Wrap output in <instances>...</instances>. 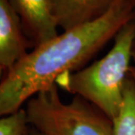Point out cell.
I'll use <instances>...</instances> for the list:
<instances>
[{
	"mask_svg": "<svg viewBox=\"0 0 135 135\" xmlns=\"http://www.w3.org/2000/svg\"><path fill=\"white\" fill-rule=\"evenodd\" d=\"M134 13L135 0H113L100 18L63 31L27 52L0 82V118L19 111L24 103L56 85L59 77L81 69Z\"/></svg>",
	"mask_w": 135,
	"mask_h": 135,
	"instance_id": "1",
	"label": "cell"
},
{
	"mask_svg": "<svg viewBox=\"0 0 135 135\" xmlns=\"http://www.w3.org/2000/svg\"><path fill=\"white\" fill-rule=\"evenodd\" d=\"M134 37L135 27L130 20L118 31L113 45L102 59L59 77L57 86L90 103L113 121L119 112L133 65Z\"/></svg>",
	"mask_w": 135,
	"mask_h": 135,
	"instance_id": "2",
	"label": "cell"
},
{
	"mask_svg": "<svg viewBox=\"0 0 135 135\" xmlns=\"http://www.w3.org/2000/svg\"><path fill=\"white\" fill-rule=\"evenodd\" d=\"M25 110L31 127L44 135H114L105 114L77 96L65 103L57 85L31 98Z\"/></svg>",
	"mask_w": 135,
	"mask_h": 135,
	"instance_id": "3",
	"label": "cell"
},
{
	"mask_svg": "<svg viewBox=\"0 0 135 135\" xmlns=\"http://www.w3.org/2000/svg\"><path fill=\"white\" fill-rule=\"evenodd\" d=\"M29 41L11 0H0V65L6 71L27 53Z\"/></svg>",
	"mask_w": 135,
	"mask_h": 135,
	"instance_id": "4",
	"label": "cell"
},
{
	"mask_svg": "<svg viewBox=\"0 0 135 135\" xmlns=\"http://www.w3.org/2000/svg\"><path fill=\"white\" fill-rule=\"evenodd\" d=\"M11 1L21 19L25 34L31 38L35 46L59 35L51 0Z\"/></svg>",
	"mask_w": 135,
	"mask_h": 135,
	"instance_id": "5",
	"label": "cell"
},
{
	"mask_svg": "<svg viewBox=\"0 0 135 135\" xmlns=\"http://www.w3.org/2000/svg\"><path fill=\"white\" fill-rule=\"evenodd\" d=\"M58 27L64 31L100 18L113 0H51Z\"/></svg>",
	"mask_w": 135,
	"mask_h": 135,
	"instance_id": "6",
	"label": "cell"
},
{
	"mask_svg": "<svg viewBox=\"0 0 135 135\" xmlns=\"http://www.w3.org/2000/svg\"><path fill=\"white\" fill-rule=\"evenodd\" d=\"M112 122L114 135H135V87L129 77L119 112Z\"/></svg>",
	"mask_w": 135,
	"mask_h": 135,
	"instance_id": "7",
	"label": "cell"
},
{
	"mask_svg": "<svg viewBox=\"0 0 135 135\" xmlns=\"http://www.w3.org/2000/svg\"><path fill=\"white\" fill-rule=\"evenodd\" d=\"M25 109L0 118V135H28L30 128Z\"/></svg>",
	"mask_w": 135,
	"mask_h": 135,
	"instance_id": "8",
	"label": "cell"
},
{
	"mask_svg": "<svg viewBox=\"0 0 135 135\" xmlns=\"http://www.w3.org/2000/svg\"><path fill=\"white\" fill-rule=\"evenodd\" d=\"M128 77L129 79L132 80V82L133 83L134 87H135V65H132L130 67V70H129V73H128Z\"/></svg>",
	"mask_w": 135,
	"mask_h": 135,
	"instance_id": "9",
	"label": "cell"
},
{
	"mask_svg": "<svg viewBox=\"0 0 135 135\" xmlns=\"http://www.w3.org/2000/svg\"><path fill=\"white\" fill-rule=\"evenodd\" d=\"M132 21H133V25H134V27H135V13H134V16H133V19H132ZM133 65H135V37H134L133 48Z\"/></svg>",
	"mask_w": 135,
	"mask_h": 135,
	"instance_id": "10",
	"label": "cell"
},
{
	"mask_svg": "<svg viewBox=\"0 0 135 135\" xmlns=\"http://www.w3.org/2000/svg\"><path fill=\"white\" fill-rule=\"evenodd\" d=\"M28 135H44V134H42L41 133H39V132L37 131L36 129L31 127L30 131H29V134H28Z\"/></svg>",
	"mask_w": 135,
	"mask_h": 135,
	"instance_id": "11",
	"label": "cell"
},
{
	"mask_svg": "<svg viewBox=\"0 0 135 135\" xmlns=\"http://www.w3.org/2000/svg\"><path fill=\"white\" fill-rule=\"evenodd\" d=\"M4 73H5L4 69L0 65V82H1V80L3 79V77H4Z\"/></svg>",
	"mask_w": 135,
	"mask_h": 135,
	"instance_id": "12",
	"label": "cell"
}]
</instances>
